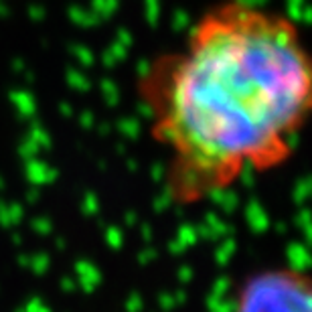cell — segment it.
<instances>
[{
	"label": "cell",
	"instance_id": "6da1fadb",
	"mask_svg": "<svg viewBox=\"0 0 312 312\" xmlns=\"http://www.w3.org/2000/svg\"><path fill=\"white\" fill-rule=\"evenodd\" d=\"M136 94L166 152V195L191 207L292 158L312 109V61L294 18L221 0L144 67Z\"/></svg>",
	"mask_w": 312,
	"mask_h": 312
},
{
	"label": "cell",
	"instance_id": "7a4b0ae2",
	"mask_svg": "<svg viewBox=\"0 0 312 312\" xmlns=\"http://www.w3.org/2000/svg\"><path fill=\"white\" fill-rule=\"evenodd\" d=\"M233 312H312L310 280L294 268H270L243 280Z\"/></svg>",
	"mask_w": 312,
	"mask_h": 312
}]
</instances>
